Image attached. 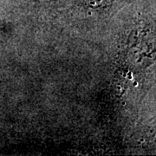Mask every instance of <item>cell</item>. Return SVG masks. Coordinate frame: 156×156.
I'll return each mask as SVG.
<instances>
[{
  "label": "cell",
  "instance_id": "6da1fadb",
  "mask_svg": "<svg viewBox=\"0 0 156 156\" xmlns=\"http://www.w3.org/2000/svg\"><path fill=\"white\" fill-rule=\"evenodd\" d=\"M91 6H100L105 5L110 2V0H86Z\"/></svg>",
  "mask_w": 156,
  "mask_h": 156
}]
</instances>
